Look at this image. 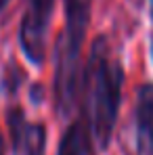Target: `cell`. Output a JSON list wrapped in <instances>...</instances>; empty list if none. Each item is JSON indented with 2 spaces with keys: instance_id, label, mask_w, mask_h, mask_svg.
Returning a JSON list of instances; mask_svg holds the SVG:
<instances>
[{
  "instance_id": "1",
  "label": "cell",
  "mask_w": 153,
  "mask_h": 155,
  "mask_svg": "<svg viewBox=\"0 0 153 155\" xmlns=\"http://www.w3.org/2000/svg\"><path fill=\"white\" fill-rule=\"evenodd\" d=\"M124 69L120 59L113 54L109 40L97 36L90 44V54L80 78V94L84 124L97 149L107 151L118 124L122 103Z\"/></svg>"
},
{
  "instance_id": "2",
  "label": "cell",
  "mask_w": 153,
  "mask_h": 155,
  "mask_svg": "<svg viewBox=\"0 0 153 155\" xmlns=\"http://www.w3.org/2000/svg\"><path fill=\"white\" fill-rule=\"evenodd\" d=\"M65 25L57 40L55 59V109L61 117H69L80 99L82 44L90 25L92 0H63Z\"/></svg>"
},
{
  "instance_id": "3",
  "label": "cell",
  "mask_w": 153,
  "mask_h": 155,
  "mask_svg": "<svg viewBox=\"0 0 153 155\" xmlns=\"http://www.w3.org/2000/svg\"><path fill=\"white\" fill-rule=\"evenodd\" d=\"M55 0H27L19 25V46L32 65H42L46 59V40Z\"/></svg>"
},
{
  "instance_id": "4",
  "label": "cell",
  "mask_w": 153,
  "mask_h": 155,
  "mask_svg": "<svg viewBox=\"0 0 153 155\" xmlns=\"http://www.w3.org/2000/svg\"><path fill=\"white\" fill-rule=\"evenodd\" d=\"M6 124L11 134L13 155H44L46 151V126L29 122L25 111L15 105L6 111Z\"/></svg>"
},
{
  "instance_id": "5",
  "label": "cell",
  "mask_w": 153,
  "mask_h": 155,
  "mask_svg": "<svg viewBox=\"0 0 153 155\" xmlns=\"http://www.w3.org/2000/svg\"><path fill=\"white\" fill-rule=\"evenodd\" d=\"M134 155H153V82L136 90L134 103Z\"/></svg>"
},
{
  "instance_id": "6",
  "label": "cell",
  "mask_w": 153,
  "mask_h": 155,
  "mask_svg": "<svg viewBox=\"0 0 153 155\" xmlns=\"http://www.w3.org/2000/svg\"><path fill=\"white\" fill-rule=\"evenodd\" d=\"M57 155H90V134L84 120H74L65 128Z\"/></svg>"
},
{
  "instance_id": "7",
  "label": "cell",
  "mask_w": 153,
  "mask_h": 155,
  "mask_svg": "<svg viewBox=\"0 0 153 155\" xmlns=\"http://www.w3.org/2000/svg\"><path fill=\"white\" fill-rule=\"evenodd\" d=\"M6 74H8V76H13V78H15L17 74H19V67H17V65H15V67L11 65V67L6 69ZM4 86H6V88H8V90L13 92V90H17V80H11V82H4Z\"/></svg>"
},
{
  "instance_id": "8",
  "label": "cell",
  "mask_w": 153,
  "mask_h": 155,
  "mask_svg": "<svg viewBox=\"0 0 153 155\" xmlns=\"http://www.w3.org/2000/svg\"><path fill=\"white\" fill-rule=\"evenodd\" d=\"M8 2H11V0H0V13H2V11L8 6Z\"/></svg>"
},
{
  "instance_id": "9",
  "label": "cell",
  "mask_w": 153,
  "mask_h": 155,
  "mask_svg": "<svg viewBox=\"0 0 153 155\" xmlns=\"http://www.w3.org/2000/svg\"><path fill=\"white\" fill-rule=\"evenodd\" d=\"M0 155H4V138H2V132H0Z\"/></svg>"
},
{
  "instance_id": "10",
  "label": "cell",
  "mask_w": 153,
  "mask_h": 155,
  "mask_svg": "<svg viewBox=\"0 0 153 155\" xmlns=\"http://www.w3.org/2000/svg\"><path fill=\"white\" fill-rule=\"evenodd\" d=\"M149 13H151V21H153V0H149Z\"/></svg>"
},
{
  "instance_id": "11",
  "label": "cell",
  "mask_w": 153,
  "mask_h": 155,
  "mask_svg": "<svg viewBox=\"0 0 153 155\" xmlns=\"http://www.w3.org/2000/svg\"><path fill=\"white\" fill-rule=\"evenodd\" d=\"M151 57H153V36H151Z\"/></svg>"
}]
</instances>
